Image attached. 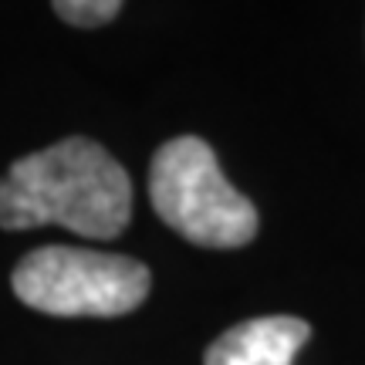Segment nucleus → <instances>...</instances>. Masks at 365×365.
Listing matches in <instances>:
<instances>
[{
  "instance_id": "obj_1",
  "label": "nucleus",
  "mask_w": 365,
  "mask_h": 365,
  "mask_svg": "<svg viewBox=\"0 0 365 365\" xmlns=\"http://www.w3.org/2000/svg\"><path fill=\"white\" fill-rule=\"evenodd\" d=\"M129 173L91 139H61L17 159L0 176V227L31 230L58 223L91 240H112L129 227Z\"/></svg>"
},
{
  "instance_id": "obj_2",
  "label": "nucleus",
  "mask_w": 365,
  "mask_h": 365,
  "mask_svg": "<svg viewBox=\"0 0 365 365\" xmlns=\"http://www.w3.org/2000/svg\"><path fill=\"white\" fill-rule=\"evenodd\" d=\"M149 200L159 220L196 247H244L257 237V210L234 190L203 139L180 135L156 149Z\"/></svg>"
},
{
  "instance_id": "obj_3",
  "label": "nucleus",
  "mask_w": 365,
  "mask_h": 365,
  "mask_svg": "<svg viewBox=\"0 0 365 365\" xmlns=\"http://www.w3.org/2000/svg\"><path fill=\"white\" fill-rule=\"evenodd\" d=\"M14 294L27 308L58 318H118L149 298V267L129 254L85 247H38L11 274Z\"/></svg>"
},
{
  "instance_id": "obj_4",
  "label": "nucleus",
  "mask_w": 365,
  "mask_h": 365,
  "mask_svg": "<svg viewBox=\"0 0 365 365\" xmlns=\"http://www.w3.org/2000/svg\"><path fill=\"white\" fill-rule=\"evenodd\" d=\"M312 325L294 314H264L227 328L203 355V365H294Z\"/></svg>"
},
{
  "instance_id": "obj_5",
  "label": "nucleus",
  "mask_w": 365,
  "mask_h": 365,
  "mask_svg": "<svg viewBox=\"0 0 365 365\" xmlns=\"http://www.w3.org/2000/svg\"><path fill=\"white\" fill-rule=\"evenodd\" d=\"M122 11L118 0H61L54 4V14L75 27H102Z\"/></svg>"
}]
</instances>
